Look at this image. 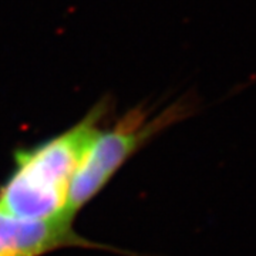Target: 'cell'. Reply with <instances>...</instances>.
Returning a JSON list of instances; mask_svg holds the SVG:
<instances>
[{
	"instance_id": "obj_3",
	"label": "cell",
	"mask_w": 256,
	"mask_h": 256,
	"mask_svg": "<svg viewBox=\"0 0 256 256\" xmlns=\"http://www.w3.org/2000/svg\"><path fill=\"white\" fill-rule=\"evenodd\" d=\"M73 218L23 220L0 212V256H42L62 246L86 244L72 226Z\"/></svg>"
},
{
	"instance_id": "obj_2",
	"label": "cell",
	"mask_w": 256,
	"mask_h": 256,
	"mask_svg": "<svg viewBox=\"0 0 256 256\" xmlns=\"http://www.w3.org/2000/svg\"><path fill=\"white\" fill-rule=\"evenodd\" d=\"M196 108L194 97L180 98L154 116L150 108L136 107L117 120L110 130H101L73 176L68 212L74 216L138 148L162 130L192 116Z\"/></svg>"
},
{
	"instance_id": "obj_1",
	"label": "cell",
	"mask_w": 256,
	"mask_h": 256,
	"mask_svg": "<svg viewBox=\"0 0 256 256\" xmlns=\"http://www.w3.org/2000/svg\"><path fill=\"white\" fill-rule=\"evenodd\" d=\"M108 110L104 98L67 131L18 151L14 170L0 186V212L23 220L73 218L68 212L70 185Z\"/></svg>"
}]
</instances>
